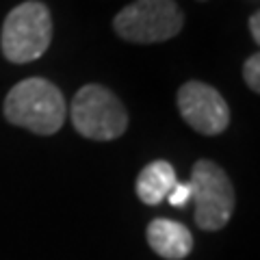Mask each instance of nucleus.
Instances as JSON below:
<instances>
[{
	"label": "nucleus",
	"instance_id": "obj_7",
	"mask_svg": "<svg viewBox=\"0 0 260 260\" xmlns=\"http://www.w3.org/2000/svg\"><path fill=\"white\" fill-rule=\"evenodd\" d=\"M145 234L150 247L165 260H182L193 249V234L189 228L172 219H154Z\"/></svg>",
	"mask_w": 260,
	"mask_h": 260
},
{
	"label": "nucleus",
	"instance_id": "obj_12",
	"mask_svg": "<svg viewBox=\"0 0 260 260\" xmlns=\"http://www.w3.org/2000/svg\"><path fill=\"white\" fill-rule=\"evenodd\" d=\"M202 3H204V0H202Z\"/></svg>",
	"mask_w": 260,
	"mask_h": 260
},
{
	"label": "nucleus",
	"instance_id": "obj_3",
	"mask_svg": "<svg viewBox=\"0 0 260 260\" xmlns=\"http://www.w3.org/2000/svg\"><path fill=\"white\" fill-rule=\"evenodd\" d=\"M72 124L85 139L113 141L128 128V113L119 98L102 85H85L72 100Z\"/></svg>",
	"mask_w": 260,
	"mask_h": 260
},
{
	"label": "nucleus",
	"instance_id": "obj_9",
	"mask_svg": "<svg viewBox=\"0 0 260 260\" xmlns=\"http://www.w3.org/2000/svg\"><path fill=\"white\" fill-rule=\"evenodd\" d=\"M243 78H245L247 87L254 93L260 91V54L258 52L251 54L245 61V65H243Z\"/></svg>",
	"mask_w": 260,
	"mask_h": 260
},
{
	"label": "nucleus",
	"instance_id": "obj_6",
	"mask_svg": "<svg viewBox=\"0 0 260 260\" xmlns=\"http://www.w3.org/2000/svg\"><path fill=\"white\" fill-rule=\"evenodd\" d=\"M178 111L200 135H221L230 126V107L215 87L191 80L178 89Z\"/></svg>",
	"mask_w": 260,
	"mask_h": 260
},
{
	"label": "nucleus",
	"instance_id": "obj_4",
	"mask_svg": "<svg viewBox=\"0 0 260 260\" xmlns=\"http://www.w3.org/2000/svg\"><path fill=\"white\" fill-rule=\"evenodd\" d=\"M184 15L176 0H135L113 20L115 32L130 44L167 42L182 30Z\"/></svg>",
	"mask_w": 260,
	"mask_h": 260
},
{
	"label": "nucleus",
	"instance_id": "obj_8",
	"mask_svg": "<svg viewBox=\"0 0 260 260\" xmlns=\"http://www.w3.org/2000/svg\"><path fill=\"white\" fill-rule=\"evenodd\" d=\"M176 169L167 160H152L148 167L141 169L137 176V195L143 204L156 206L169 195L176 186Z\"/></svg>",
	"mask_w": 260,
	"mask_h": 260
},
{
	"label": "nucleus",
	"instance_id": "obj_1",
	"mask_svg": "<svg viewBox=\"0 0 260 260\" xmlns=\"http://www.w3.org/2000/svg\"><path fill=\"white\" fill-rule=\"evenodd\" d=\"M68 109L61 89L44 78H26L5 98V117L13 126L35 135L50 137L59 133Z\"/></svg>",
	"mask_w": 260,
	"mask_h": 260
},
{
	"label": "nucleus",
	"instance_id": "obj_2",
	"mask_svg": "<svg viewBox=\"0 0 260 260\" xmlns=\"http://www.w3.org/2000/svg\"><path fill=\"white\" fill-rule=\"evenodd\" d=\"M52 39V18L48 7L28 0L18 5L3 24L0 46L7 61L11 63H30L44 56Z\"/></svg>",
	"mask_w": 260,
	"mask_h": 260
},
{
	"label": "nucleus",
	"instance_id": "obj_10",
	"mask_svg": "<svg viewBox=\"0 0 260 260\" xmlns=\"http://www.w3.org/2000/svg\"><path fill=\"white\" fill-rule=\"evenodd\" d=\"M167 200H169V204L172 206H176V208H182V206H186L191 202V186H189V182H176V186L172 191H169V195H167Z\"/></svg>",
	"mask_w": 260,
	"mask_h": 260
},
{
	"label": "nucleus",
	"instance_id": "obj_11",
	"mask_svg": "<svg viewBox=\"0 0 260 260\" xmlns=\"http://www.w3.org/2000/svg\"><path fill=\"white\" fill-rule=\"evenodd\" d=\"M249 30H251V37H254V42L258 44L260 42V13H254L249 18Z\"/></svg>",
	"mask_w": 260,
	"mask_h": 260
},
{
	"label": "nucleus",
	"instance_id": "obj_5",
	"mask_svg": "<svg viewBox=\"0 0 260 260\" xmlns=\"http://www.w3.org/2000/svg\"><path fill=\"white\" fill-rule=\"evenodd\" d=\"M191 202H195V223L215 232L230 221L234 213V186L221 167L213 160H198L191 169Z\"/></svg>",
	"mask_w": 260,
	"mask_h": 260
}]
</instances>
